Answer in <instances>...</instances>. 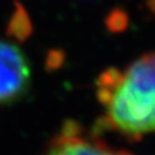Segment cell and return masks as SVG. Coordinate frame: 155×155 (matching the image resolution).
Instances as JSON below:
<instances>
[{
    "instance_id": "6da1fadb",
    "label": "cell",
    "mask_w": 155,
    "mask_h": 155,
    "mask_svg": "<svg viewBox=\"0 0 155 155\" xmlns=\"http://www.w3.org/2000/svg\"><path fill=\"white\" fill-rule=\"evenodd\" d=\"M104 123L125 137L138 140L155 132V53H147L122 71L102 101Z\"/></svg>"
},
{
    "instance_id": "7a4b0ae2",
    "label": "cell",
    "mask_w": 155,
    "mask_h": 155,
    "mask_svg": "<svg viewBox=\"0 0 155 155\" xmlns=\"http://www.w3.org/2000/svg\"><path fill=\"white\" fill-rule=\"evenodd\" d=\"M31 67L27 57L9 41L0 40V105H12L27 94Z\"/></svg>"
},
{
    "instance_id": "3957f363",
    "label": "cell",
    "mask_w": 155,
    "mask_h": 155,
    "mask_svg": "<svg viewBox=\"0 0 155 155\" xmlns=\"http://www.w3.org/2000/svg\"><path fill=\"white\" fill-rule=\"evenodd\" d=\"M45 155H132L124 150H116L98 140L87 137L79 124L67 122L61 133L53 140Z\"/></svg>"
},
{
    "instance_id": "277c9868",
    "label": "cell",
    "mask_w": 155,
    "mask_h": 155,
    "mask_svg": "<svg viewBox=\"0 0 155 155\" xmlns=\"http://www.w3.org/2000/svg\"><path fill=\"white\" fill-rule=\"evenodd\" d=\"M8 35L16 41H25L32 34V23L26 9L21 3H16V9L8 23Z\"/></svg>"
},
{
    "instance_id": "5b68a950",
    "label": "cell",
    "mask_w": 155,
    "mask_h": 155,
    "mask_svg": "<svg viewBox=\"0 0 155 155\" xmlns=\"http://www.w3.org/2000/svg\"><path fill=\"white\" fill-rule=\"evenodd\" d=\"M105 25L106 28L110 32L119 34L127 30L129 25V17L128 13L120 8H114L105 18Z\"/></svg>"
},
{
    "instance_id": "8992f818",
    "label": "cell",
    "mask_w": 155,
    "mask_h": 155,
    "mask_svg": "<svg viewBox=\"0 0 155 155\" xmlns=\"http://www.w3.org/2000/svg\"><path fill=\"white\" fill-rule=\"evenodd\" d=\"M65 62V52L61 49H52L49 51L45 60V67L48 71L57 70L64 65Z\"/></svg>"
},
{
    "instance_id": "52a82bcc",
    "label": "cell",
    "mask_w": 155,
    "mask_h": 155,
    "mask_svg": "<svg viewBox=\"0 0 155 155\" xmlns=\"http://www.w3.org/2000/svg\"><path fill=\"white\" fill-rule=\"evenodd\" d=\"M146 7L150 12L155 14V0H146Z\"/></svg>"
}]
</instances>
